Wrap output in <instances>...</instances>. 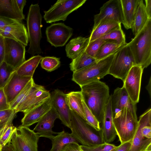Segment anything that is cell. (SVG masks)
I'll list each match as a JSON object with an SVG mask.
<instances>
[{
	"label": "cell",
	"instance_id": "obj_36",
	"mask_svg": "<svg viewBox=\"0 0 151 151\" xmlns=\"http://www.w3.org/2000/svg\"><path fill=\"white\" fill-rule=\"evenodd\" d=\"M16 114L14 110L11 109L0 111V132L6 127L12 124Z\"/></svg>",
	"mask_w": 151,
	"mask_h": 151
},
{
	"label": "cell",
	"instance_id": "obj_28",
	"mask_svg": "<svg viewBox=\"0 0 151 151\" xmlns=\"http://www.w3.org/2000/svg\"><path fill=\"white\" fill-rule=\"evenodd\" d=\"M42 58L39 55L32 56L26 60L17 68L16 72L20 76L32 78L35 70Z\"/></svg>",
	"mask_w": 151,
	"mask_h": 151
},
{
	"label": "cell",
	"instance_id": "obj_47",
	"mask_svg": "<svg viewBox=\"0 0 151 151\" xmlns=\"http://www.w3.org/2000/svg\"><path fill=\"white\" fill-rule=\"evenodd\" d=\"M145 9L148 19H151V0H145Z\"/></svg>",
	"mask_w": 151,
	"mask_h": 151
},
{
	"label": "cell",
	"instance_id": "obj_15",
	"mask_svg": "<svg viewBox=\"0 0 151 151\" xmlns=\"http://www.w3.org/2000/svg\"><path fill=\"white\" fill-rule=\"evenodd\" d=\"M66 94L58 89L50 93L52 105L56 111L62 123L70 128L71 120L70 111L65 99Z\"/></svg>",
	"mask_w": 151,
	"mask_h": 151
},
{
	"label": "cell",
	"instance_id": "obj_49",
	"mask_svg": "<svg viewBox=\"0 0 151 151\" xmlns=\"http://www.w3.org/2000/svg\"><path fill=\"white\" fill-rule=\"evenodd\" d=\"M1 151H14L11 142H9L2 148Z\"/></svg>",
	"mask_w": 151,
	"mask_h": 151
},
{
	"label": "cell",
	"instance_id": "obj_9",
	"mask_svg": "<svg viewBox=\"0 0 151 151\" xmlns=\"http://www.w3.org/2000/svg\"><path fill=\"white\" fill-rule=\"evenodd\" d=\"M40 137L28 127L20 125L17 128L10 142L14 151H38Z\"/></svg>",
	"mask_w": 151,
	"mask_h": 151
},
{
	"label": "cell",
	"instance_id": "obj_11",
	"mask_svg": "<svg viewBox=\"0 0 151 151\" xmlns=\"http://www.w3.org/2000/svg\"><path fill=\"white\" fill-rule=\"evenodd\" d=\"M50 97V93L42 86L35 83L26 96L14 110L16 113H24L43 103Z\"/></svg>",
	"mask_w": 151,
	"mask_h": 151
},
{
	"label": "cell",
	"instance_id": "obj_46",
	"mask_svg": "<svg viewBox=\"0 0 151 151\" xmlns=\"http://www.w3.org/2000/svg\"><path fill=\"white\" fill-rule=\"evenodd\" d=\"M131 141L121 144L117 146L115 151H128L130 147Z\"/></svg>",
	"mask_w": 151,
	"mask_h": 151
},
{
	"label": "cell",
	"instance_id": "obj_32",
	"mask_svg": "<svg viewBox=\"0 0 151 151\" xmlns=\"http://www.w3.org/2000/svg\"><path fill=\"white\" fill-rule=\"evenodd\" d=\"M97 61L95 58L90 56L85 51L72 60L70 64V68L71 70L73 72L88 66Z\"/></svg>",
	"mask_w": 151,
	"mask_h": 151
},
{
	"label": "cell",
	"instance_id": "obj_33",
	"mask_svg": "<svg viewBox=\"0 0 151 151\" xmlns=\"http://www.w3.org/2000/svg\"><path fill=\"white\" fill-rule=\"evenodd\" d=\"M15 69L3 62L0 65V89L6 85Z\"/></svg>",
	"mask_w": 151,
	"mask_h": 151
},
{
	"label": "cell",
	"instance_id": "obj_48",
	"mask_svg": "<svg viewBox=\"0 0 151 151\" xmlns=\"http://www.w3.org/2000/svg\"><path fill=\"white\" fill-rule=\"evenodd\" d=\"M18 7L21 12H23V10L27 1L26 0H16Z\"/></svg>",
	"mask_w": 151,
	"mask_h": 151
},
{
	"label": "cell",
	"instance_id": "obj_2",
	"mask_svg": "<svg viewBox=\"0 0 151 151\" xmlns=\"http://www.w3.org/2000/svg\"><path fill=\"white\" fill-rule=\"evenodd\" d=\"M135 65L144 69L151 63V19L129 43Z\"/></svg>",
	"mask_w": 151,
	"mask_h": 151
},
{
	"label": "cell",
	"instance_id": "obj_29",
	"mask_svg": "<svg viewBox=\"0 0 151 151\" xmlns=\"http://www.w3.org/2000/svg\"><path fill=\"white\" fill-rule=\"evenodd\" d=\"M148 19L145 10L144 1L140 0L137 7L132 29L134 36L142 29Z\"/></svg>",
	"mask_w": 151,
	"mask_h": 151
},
{
	"label": "cell",
	"instance_id": "obj_13",
	"mask_svg": "<svg viewBox=\"0 0 151 151\" xmlns=\"http://www.w3.org/2000/svg\"><path fill=\"white\" fill-rule=\"evenodd\" d=\"M143 70L140 66H133L123 81V87L126 90L132 101L136 104L139 100Z\"/></svg>",
	"mask_w": 151,
	"mask_h": 151
},
{
	"label": "cell",
	"instance_id": "obj_31",
	"mask_svg": "<svg viewBox=\"0 0 151 151\" xmlns=\"http://www.w3.org/2000/svg\"><path fill=\"white\" fill-rule=\"evenodd\" d=\"M118 44L114 41L106 40L101 46L95 58L97 61L105 58L109 55L115 53L121 48L127 45Z\"/></svg>",
	"mask_w": 151,
	"mask_h": 151
},
{
	"label": "cell",
	"instance_id": "obj_21",
	"mask_svg": "<svg viewBox=\"0 0 151 151\" xmlns=\"http://www.w3.org/2000/svg\"><path fill=\"white\" fill-rule=\"evenodd\" d=\"M110 98L113 117L126 107L136 106L123 86L115 89L113 94L110 95Z\"/></svg>",
	"mask_w": 151,
	"mask_h": 151
},
{
	"label": "cell",
	"instance_id": "obj_5",
	"mask_svg": "<svg viewBox=\"0 0 151 151\" xmlns=\"http://www.w3.org/2000/svg\"><path fill=\"white\" fill-rule=\"evenodd\" d=\"M115 53L73 72L72 80L80 87L100 81L109 74V69Z\"/></svg>",
	"mask_w": 151,
	"mask_h": 151
},
{
	"label": "cell",
	"instance_id": "obj_43",
	"mask_svg": "<svg viewBox=\"0 0 151 151\" xmlns=\"http://www.w3.org/2000/svg\"><path fill=\"white\" fill-rule=\"evenodd\" d=\"M60 151H83L78 143L74 142L65 145Z\"/></svg>",
	"mask_w": 151,
	"mask_h": 151
},
{
	"label": "cell",
	"instance_id": "obj_24",
	"mask_svg": "<svg viewBox=\"0 0 151 151\" xmlns=\"http://www.w3.org/2000/svg\"><path fill=\"white\" fill-rule=\"evenodd\" d=\"M138 123L137 131L128 151H151V138L144 137L141 134V129L143 123L142 115L139 117Z\"/></svg>",
	"mask_w": 151,
	"mask_h": 151
},
{
	"label": "cell",
	"instance_id": "obj_8",
	"mask_svg": "<svg viewBox=\"0 0 151 151\" xmlns=\"http://www.w3.org/2000/svg\"><path fill=\"white\" fill-rule=\"evenodd\" d=\"M86 0H58L47 11L43 17L47 23L65 21L68 15L82 6Z\"/></svg>",
	"mask_w": 151,
	"mask_h": 151
},
{
	"label": "cell",
	"instance_id": "obj_6",
	"mask_svg": "<svg viewBox=\"0 0 151 151\" xmlns=\"http://www.w3.org/2000/svg\"><path fill=\"white\" fill-rule=\"evenodd\" d=\"M42 16L38 4H31L26 19L29 47L27 52L32 56L42 52L40 46L42 38Z\"/></svg>",
	"mask_w": 151,
	"mask_h": 151
},
{
	"label": "cell",
	"instance_id": "obj_4",
	"mask_svg": "<svg viewBox=\"0 0 151 151\" xmlns=\"http://www.w3.org/2000/svg\"><path fill=\"white\" fill-rule=\"evenodd\" d=\"M113 120L121 144L131 141L138 124L136 106L125 107L114 116Z\"/></svg>",
	"mask_w": 151,
	"mask_h": 151
},
{
	"label": "cell",
	"instance_id": "obj_18",
	"mask_svg": "<svg viewBox=\"0 0 151 151\" xmlns=\"http://www.w3.org/2000/svg\"><path fill=\"white\" fill-rule=\"evenodd\" d=\"M1 29L2 30L1 35L4 38L19 42L25 46L27 45L29 42L28 32L22 21H18Z\"/></svg>",
	"mask_w": 151,
	"mask_h": 151
},
{
	"label": "cell",
	"instance_id": "obj_41",
	"mask_svg": "<svg viewBox=\"0 0 151 151\" xmlns=\"http://www.w3.org/2000/svg\"><path fill=\"white\" fill-rule=\"evenodd\" d=\"M81 146L83 151H111L117 146L114 144L106 142L91 147L82 145Z\"/></svg>",
	"mask_w": 151,
	"mask_h": 151
},
{
	"label": "cell",
	"instance_id": "obj_42",
	"mask_svg": "<svg viewBox=\"0 0 151 151\" xmlns=\"http://www.w3.org/2000/svg\"><path fill=\"white\" fill-rule=\"evenodd\" d=\"M10 109L3 88L0 89V111Z\"/></svg>",
	"mask_w": 151,
	"mask_h": 151
},
{
	"label": "cell",
	"instance_id": "obj_52",
	"mask_svg": "<svg viewBox=\"0 0 151 151\" xmlns=\"http://www.w3.org/2000/svg\"><path fill=\"white\" fill-rule=\"evenodd\" d=\"M2 32V30L1 29H0V35H1Z\"/></svg>",
	"mask_w": 151,
	"mask_h": 151
},
{
	"label": "cell",
	"instance_id": "obj_1",
	"mask_svg": "<svg viewBox=\"0 0 151 151\" xmlns=\"http://www.w3.org/2000/svg\"><path fill=\"white\" fill-rule=\"evenodd\" d=\"M80 87L84 102L101 123L110 98L109 87L105 83L99 81Z\"/></svg>",
	"mask_w": 151,
	"mask_h": 151
},
{
	"label": "cell",
	"instance_id": "obj_12",
	"mask_svg": "<svg viewBox=\"0 0 151 151\" xmlns=\"http://www.w3.org/2000/svg\"><path fill=\"white\" fill-rule=\"evenodd\" d=\"M5 52L4 62L17 69L25 60V46L15 40L4 38Z\"/></svg>",
	"mask_w": 151,
	"mask_h": 151
},
{
	"label": "cell",
	"instance_id": "obj_27",
	"mask_svg": "<svg viewBox=\"0 0 151 151\" xmlns=\"http://www.w3.org/2000/svg\"><path fill=\"white\" fill-rule=\"evenodd\" d=\"M121 28V24L117 22L107 20L101 23L92 29L89 38V42L99 39L111 31Z\"/></svg>",
	"mask_w": 151,
	"mask_h": 151
},
{
	"label": "cell",
	"instance_id": "obj_34",
	"mask_svg": "<svg viewBox=\"0 0 151 151\" xmlns=\"http://www.w3.org/2000/svg\"><path fill=\"white\" fill-rule=\"evenodd\" d=\"M41 67L47 71L51 72L60 66V58L54 57L47 56L42 58L41 61Z\"/></svg>",
	"mask_w": 151,
	"mask_h": 151
},
{
	"label": "cell",
	"instance_id": "obj_17",
	"mask_svg": "<svg viewBox=\"0 0 151 151\" xmlns=\"http://www.w3.org/2000/svg\"><path fill=\"white\" fill-rule=\"evenodd\" d=\"M33 78L18 75L16 71L3 88L9 105L14 100Z\"/></svg>",
	"mask_w": 151,
	"mask_h": 151
},
{
	"label": "cell",
	"instance_id": "obj_26",
	"mask_svg": "<svg viewBox=\"0 0 151 151\" xmlns=\"http://www.w3.org/2000/svg\"><path fill=\"white\" fill-rule=\"evenodd\" d=\"M65 99L69 109L86 121L81 91H73L66 94Z\"/></svg>",
	"mask_w": 151,
	"mask_h": 151
},
{
	"label": "cell",
	"instance_id": "obj_35",
	"mask_svg": "<svg viewBox=\"0 0 151 151\" xmlns=\"http://www.w3.org/2000/svg\"><path fill=\"white\" fill-rule=\"evenodd\" d=\"M99 39L105 40H113L120 45L127 43L125 35L122 28L115 29Z\"/></svg>",
	"mask_w": 151,
	"mask_h": 151
},
{
	"label": "cell",
	"instance_id": "obj_45",
	"mask_svg": "<svg viewBox=\"0 0 151 151\" xmlns=\"http://www.w3.org/2000/svg\"><path fill=\"white\" fill-rule=\"evenodd\" d=\"M19 21L0 16V29Z\"/></svg>",
	"mask_w": 151,
	"mask_h": 151
},
{
	"label": "cell",
	"instance_id": "obj_25",
	"mask_svg": "<svg viewBox=\"0 0 151 151\" xmlns=\"http://www.w3.org/2000/svg\"><path fill=\"white\" fill-rule=\"evenodd\" d=\"M89 43V38L79 36L71 39L65 47L67 56L72 60L84 52Z\"/></svg>",
	"mask_w": 151,
	"mask_h": 151
},
{
	"label": "cell",
	"instance_id": "obj_50",
	"mask_svg": "<svg viewBox=\"0 0 151 151\" xmlns=\"http://www.w3.org/2000/svg\"><path fill=\"white\" fill-rule=\"evenodd\" d=\"M146 88L147 90L148 93L150 97L151 96V77H150V80L148 84L146 86Z\"/></svg>",
	"mask_w": 151,
	"mask_h": 151
},
{
	"label": "cell",
	"instance_id": "obj_30",
	"mask_svg": "<svg viewBox=\"0 0 151 151\" xmlns=\"http://www.w3.org/2000/svg\"><path fill=\"white\" fill-rule=\"evenodd\" d=\"M52 147L50 151H60L66 145L71 143H78L71 134L64 130L59 133L52 140Z\"/></svg>",
	"mask_w": 151,
	"mask_h": 151
},
{
	"label": "cell",
	"instance_id": "obj_23",
	"mask_svg": "<svg viewBox=\"0 0 151 151\" xmlns=\"http://www.w3.org/2000/svg\"><path fill=\"white\" fill-rule=\"evenodd\" d=\"M140 0H121L123 21L122 24L127 29H132Z\"/></svg>",
	"mask_w": 151,
	"mask_h": 151
},
{
	"label": "cell",
	"instance_id": "obj_51",
	"mask_svg": "<svg viewBox=\"0 0 151 151\" xmlns=\"http://www.w3.org/2000/svg\"><path fill=\"white\" fill-rule=\"evenodd\" d=\"M117 147V146L116 148H115V149H114L113 150H111V151H115V150H116V149Z\"/></svg>",
	"mask_w": 151,
	"mask_h": 151
},
{
	"label": "cell",
	"instance_id": "obj_38",
	"mask_svg": "<svg viewBox=\"0 0 151 151\" xmlns=\"http://www.w3.org/2000/svg\"><path fill=\"white\" fill-rule=\"evenodd\" d=\"M34 83V81L32 78L14 100L9 104L10 109L14 110L15 109L18 104L27 94Z\"/></svg>",
	"mask_w": 151,
	"mask_h": 151
},
{
	"label": "cell",
	"instance_id": "obj_39",
	"mask_svg": "<svg viewBox=\"0 0 151 151\" xmlns=\"http://www.w3.org/2000/svg\"><path fill=\"white\" fill-rule=\"evenodd\" d=\"M82 104L86 122L96 130L98 131L100 130V123L87 106L83 99Z\"/></svg>",
	"mask_w": 151,
	"mask_h": 151
},
{
	"label": "cell",
	"instance_id": "obj_22",
	"mask_svg": "<svg viewBox=\"0 0 151 151\" xmlns=\"http://www.w3.org/2000/svg\"><path fill=\"white\" fill-rule=\"evenodd\" d=\"M0 16L20 21L25 19L16 0H0Z\"/></svg>",
	"mask_w": 151,
	"mask_h": 151
},
{
	"label": "cell",
	"instance_id": "obj_14",
	"mask_svg": "<svg viewBox=\"0 0 151 151\" xmlns=\"http://www.w3.org/2000/svg\"><path fill=\"white\" fill-rule=\"evenodd\" d=\"M73 29L64 23L51 24L46 28L47 40L55 47L64 46L73 35Z\"/></svg>",
	"mask_w": 151,
	"mask_h": 151
},
{
	"label": "cell",
	"instance_id": "obj_19",
	"mask_svg": "<svg viewBox=\"0 0 151 151\" xmlns=\"http://www.w3.org/2000/svg\"><path fill=\"white\" fill-rule=\"evenodd\" d=\"M50 98L24 113L21 120V126L28 127L37 122L42 116L51 108Z\"/></svg>",
	"mask_w": 151,
	"mask_h": 151
},
{
	"label": "cell",
	"instance_id": "obj_7",
	"mask_svg": "<svg viewBox=\"0 0 151 151\" xmlns=\"http://www.w3.org/2000/svg\"><path fill=\"white\" fill-rule=\"evenodd\" d=\"M127 44L116 52L109 71V74L123 81L131 68L135 65L133 56Z\"/></svg>",
	"mask_w": 151,
	"mask_h": 151
},
{
	"label": "cell",
	"instance_id": "obj_40",
	"mask_svg": "<svg viewBox=\"0 0 151 151\" xmlns=\"http://www.w3.org/2000/svg\"><path fill=\"white\" fill-rule=\"evenodd\" d=\"M106 41L98 39L89 42L85 52L90 56L95 58L101 46Z\"/></svg>",
	"mask_w": 151,
	"mask_h": 151
},
{
	"label": "cell",
	"instance_id": "obj_37",
	"mask_svg": "<svg viewBox=\"0 0 151 151\" xmlns=\"http://www.w3.org/2000/svg\"><path fill=\"white\" fill-rule=\"evenodd\" d=\"M17 128L12 124L6 127L0 132V145L1 149L11 142Z\"/></svg>",
	"mask_w": 151,
	"mask_h": 151
},
{
	"label": "cell",
	"instance_id": "obj_3",
	"mask_svg": "<svg viewBox=\"0 0 151 151\" xmlns=\"http://www.w3.org/2000/svg\"><path fill=\"white\" fill-rule=\"evenodd\" d=\"M70 128L72 135L82 145L91 147L104 143L101 130H97L72 111Z\"/></svg>",
	"mask_w": 151,
	"mask_h": 151
},
{
	"label": "cell",
	"instance_id": "obj_53",
	"mask_svg": "<svg viewBox=\"0 0 151 151\" xmlns=\"http://www.w3.org/2000/svg\"><path fill=\"white\" fill-rule=\"evenodd\" d=\"M1 147L0 145V151H1Z\"/></svg>",
	"mask_w": 151,
	"mask_h": 151
},
{
	"label": "cell",
	"instance_id": "obj_20",
	"mask_svg": "<svg viewBox=\"0 0 151 151\" xmlns=\"http://www.w3.org/2000/svg\"><path fill=\"white\" fill-rule=\"evenodd\" d=\"M113 118L110 96L101 123V127L104 142L111 143L114 140L117 136Z\"/></svg>",
	"mask_w": 151,
	"mask_h": 151
},
{
	"label": "cell",
	"instance_id": "obj_16",
	"mask_svg": "<svg viewBox=\"0 0 151 151\" xmlns=\"http://www.w3.org/2000/svg\"><path fill=\"white\" fill-rule=\"evenodd\" d=\"M57 119H59L58 115L52 105L51 109L38 121L33 130L36 131L40 137H46L52 140L55 137L53 134L58 133L53 132L52 129Z\"/></svg>",
	"mask_w": 151,
	"mask_h": 151
},
{
	"label": "cell",
	"instance_id": "obj_44",
	"mask_svg": "<svg viewBox=\"0 0 151 151\" xmlns=\"http://www.w3.org/2000/svg\"><path fill=\"white\" fill-rule=\"evenodd\" d=\"M5 52V39L0 35V65L4 62Z\"/></svg>",
	"mask_w": 151,
	"mask_h": 151
},
{
	"label": "cell",
	"instance_id": "obj_10",
	"mask_svg": "<svg viewBox=\"0 0 151 151\" xmlns=\"http://www.w3.org/2000/svg\"><path fill=\"white\" fill-rule=\"evenodd\" d=\"M107 20L122 23L123 17L121 0H109L103 5L99 13L94 16L92 29L101 22Z\"/></svg>",
	"mask_w": 151,
	"mask_h": 151
}]
</instances>
